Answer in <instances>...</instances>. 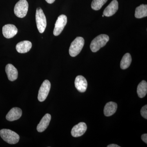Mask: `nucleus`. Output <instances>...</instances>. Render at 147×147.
Wrapping results in <instances>:
<instances>
[{
	"label": "nucleus",
	"mask_w": 147,
	"mask_h": 147,
	"mask_svg": "<svg viewBox=\"0 0 147 147\" xmlns=\"http://www.w3.org/2000/svg\"><path fill=\"white\" fill-rule=\"evenodd\" d=\"M107 147H120V146H118L117 145L115 144H112L107 146Z\"/></svg>",
	"instance_id": "obj_23"
},
{
	"label": "nucleus",
	"mask_w": 147,
	"mask_h": 147,
	"mask_svg": "<svg viewBox=\"0 0 147 147\" xmlns=\"http://www.w3.org/2000/svg\"><path fill=\"white\" fill-rule=\"evenodd\" d=\"M2 32L4 36L6 38H10L17 34L18 29L14 25L7 24L3 27Z\"/></svg>",
	"instance_id": "obj_8"
},
{
	"label": "nucleus",
	"mask_w": 147,
	"mask_h": 147,
	"mask_svg": "<svg viewBox=\"0 0 147 147\" xmlns=\"http://www.w3.org/2000/svg\"><path fill=\"white\" fill-rule=\"evenodd\" d=\"M109 40V37L107 35L101 34L92 40L90 48L92 52L96 53L104 47Z\"/></svg>",
	"instance_id": "obj_1"
},
{
	"label": "nucleus",
	"mask_w": 147,
	"mask_h": 147,
	"mask_svg": "<svg viewBox=\"0 0 147 147\" xmlns=\"http://www.w3.org/2000/svg\"><path fill=\"white\" fill-rule=\"evenodd\" d=\"M117 105L115 102H109L106 103L104 108V114L106 117H110L116 113Z\"/></svg>",
	"instance_id": "obj_16"
},
{
	"label": "nucleus",
	"mask_w": 147,
	"mask_h": 147,
	"mask_svg": "<svg viewBox=\"0 0 147 147\" xmlns=\"http://www.w3.org/2000/svg\"><path fill=\"white\" fill-rule=\"evenodd\" d=\"M102 17H104V15H103H103H102Z\"/></svg>",
	"instance_id": "obj_25"
},
{
	"label": "nucleus",
	"mask_w": 147,
	"mask_h": 147,
	"mask_svg": "<svg viewBox=\"0 0 147 147\" xmlns=\"http://www.w3.org/2000/svg\"><path fill=\"white\" fill-rule=\"evenodd\" d=\"M85 40L82 37H77L71 42L69 48V55L75 57L81 52L84 45Z\"/></svg>",
	"instance_id": "obj_3"
},
{
	"label": "nucleus",
	"mask_w": 147,
	"mask_h": 147,
	"mask_svg": "<svg viewBox=\"0 0 147 147\" xmlns=\"http://www.w3.org/2000/svg\"><path fill=\"white\" fill-rule=\"evenodd\" d=\"M142 139L143 142H145L146 144H147V134H143L142 136Z\"/></svg>",
	"instance_id": "obj_22"
},
{
	"label": "nucleus",
	"mask_w": 147,
	"mask_h": 147,
	"mask_svg": "<svg viewBox=\"0 0 147 147\" xmlns=\"http://www.w3.org/2000/svg\"><path fill=\"white\" fill-rule=\"evenodd\" d=\"M45 1L48 3L52 4L55 1V0H45Z\"/></svg>",
	"instance_id": "obj_24"
},
{
	"label": "nucleus",
	"mask_w": 147,
	"mask_h": 147,
	"mask_svg": "<svg viewBox=\"0 0 147 147\" xmlns=\"http://www.w3.org/2000/svg\"><path fill=\"white\" fill-rule=\"evenodd\" d=\"M32 47V44L28 40H24L17 43L16 45V50L18 53L24 54L28 52Z\"/></svg>",
	"instance_id": "obj_15"
},
{
	"label": "nucleus",
	"mask_w": 147,
	"mask_h": 147,
	"mask_svg": "<svg viewBox=\"0 0 147 147\" xmlns=\"http://www.w3.org/2000/svg\"><path fill=\"white\" fill-rule=\"evenodd\" d=\"M74 84L76 89L80 92H84L86 90L88 82L84 76L81 75L76 76Z\"/></svg>",
	"instance_id": "obj_10"
},
{
	"label": "nucleus",
	"mask_w": 147,
	"mask_h": 147,
	"mask_svg": "<svg viewBox=\"0 0 147 147\" xmlns=\"http://www.w3.org/2000/svg\"><path fill=\"white\" fill-rule=\"evenodd\" d=\"M51 119V116L50 114H46L43 116L37 126V130L39 132H42L45 131L50 124Z\"/></svg>",
	"instance_id": "obj_14"
},
{
	"label": "nucleus",
	"mask_w": 147,
	"mask_h": 147,
	"mask_svg": "<svg viewBox=\"0 0 147 147\" xmlns=\"http://www.w3.org/2000/svg\"><path fill=\"white\" fill-rule=\"evenodd\" d=\"M147 16V5L142 4L137 7L135 9V17L137 18H142Z\"/></svg>",
	"instance_id": "obj_17"
},
{
	"label": "nucleus",
	"mask_w": 147,
	"mask_h": 147,
	"mask_svg": "<svg viewBox=\"0 0 147 147\" xmlns=\"http://www.w3.org/2000/svg\"><path fill=\"white\" fill-rule=\"evenodd\" d=\"M87 129V125L85 123H79L72 128L71 130V135L74 137H81L85 134Z\"/></svg>",
	"instance_id": "obj_9"
},
{
	"label": "nucleus",
	"mask_w": 147,
	"mask_h": 147,
	"mask_svg": "<svg viewBox=\"0 0 147 147\" xmlns=\"http://www.w3.org/2000/svg\"><path fill=\"white\" fill-rule=\"evenodd\" d=\"M118 8V2L117 0H113L104 9L103 14L107 17L113 16L117 11Z\"/></svg>",
	"instance_id": "obj_11"
},
{
	"label": "nucleus",
	"mask_w": 147,
	"mask_h": 147,
	"mask_svg": "<svg viewBox=\"0 0 147 147\" xmlns=\"http://www.w3.org/2000/svg\"><path fill=\"white\" fill-rule=\"evenodd\" d=\"M131 55L129 53H126L123 57L120 63V67L122 69H125L129 67L131 62Z\"/></svg>",
	"instance_id": "obj_19"
},
{
	"label": "nucleus",
	"mask_w": 147,
	"mask_h": 147,
	"mask_svg": "<svg viewBox=\"0 0 147 147\" xmlns=\"http://www.w3.org/2000/svg\"><path fill=\"white\" fill-rule=\"evenodd\" d=\"M5 71L9 80L11 82H13L18 78V70L11 64H8L6 66Z\"/></svg>",
	"instance_id": "obj_12"
},
{
	"label": "nucleus",
	"mask_w": 147,
	"mask_h": 147,
	"mask_svg": "<svg viewBox=\"0 0 147 147\" xmlns=\"http://www.w3.org/2000/svg\"><path fill=\"white\" fill-rule=\"evenodd\" d=\"M50 88V82L48 80H45L41 85L38 91V99L39 101L43 102L46 99L49 94Z\"/></svg>",
	"instance_id": "obj_6"
},
{
	"label": "nucleus",
	"mask_w": 147,
	"mask_h": 147,
	"mask_svg": "<svg viewBox=\"0 0 147 147\" xmlns=\"http://www.w3.org/2000/svg\"><path fill=\"white\" fill-rule=\"evenodd\" d=\"M141 115L144 118L147 119V105L142 107L141 110Z\"/></svg>",
	"instance_id": "obj_21"
},
{
	"label": "nucleus",
	"mask_w": 147,
	"mask_h": 147,
	"mask_svg": "<svg viewBox=\"0 0 147 147\" xmlns=\"http://www.w3.org/2000/svg\"><path fill=\"white\" fill-rule=\"evenodd\" d=\"M0 135L4 141L10 144H15L19 142L20 137L16 132L9 129H1Z\"/></svg>",
	"instance_id": "obj_2"
},
{
	"label": "nucleus",
	"mask_w": 147,
	"mask_h": 147,
	"mask_svg": "<svg viewBox=\"0 0 147 147\" xmlns=\"http://www.w3.org/2000/svg\"><path fill=\"white\" fill-rule=\"evenodd\" d=\"M22 115V110L20 108L15 107L11 109L6 116V118L7 120L12 121L20 118Z\"/></svg>",
	"instance_id": "obj_13"
},
{
	"label": "nucleus",
	"mask_w": 147,
	"mask_h": 147,
	"mask_svg": "<svg viewBox=\"0 0 147 147\" xmlns=\"http://www.w3.org/2000/svg\"><path fill=\"white\" fill-rule=\"evenodd\" d=\"M107 1L108 0H93L91 4L92 8L96 11L99 10Z\"/></svg>",
	"instance_id": "obj_20"
},
{
	"label": "nucleus",
	"mask_w": 147,
	"mask_h": 147,
	"mask_svg": "<svg viewBox=\"0 0 147 147\" xmlns=\"http://www.w3.org/2000/svg\"><path fill=\"white\" fill-rule=\"evenodd\" d=\"M67 23V17L64 14H62L58 17L55 24L53 34L55 36L60 34Z\"/></svg>",
	"instance_id": "obj_7"
},
{
	"label": "nucleus",
	"mask_w": 147,
	"mask_h": 147,
	"mask_svg": "<svg viewBox=\"0 0 147 147\" xmlns=\"http://www.w3.org/2000/svg\"><path fill=\"white\" fill-rule=\"evenodd\" d=\"M36 21L38 31L40 33L44 32L47 26V21L45 14L40 7L37 8L36 13Z\"/></svg>",
	"instance_id": "obj_4"
},
{
	"label": "nucleus",
	"mask_w": 147,
	"mask_h": 147,
	"mask_svg": "<svg viewBox=\"0 0 147 147\" xmlns=\"http://www.w3.org/2000/svg\"><path fill=\"white\" fill-rule=\"evenodd\" d=\"M137 93L139 97L142 98L146 96L147 93V83L145 81H142L138 85Z\"/></svg>",
	"instance_id": "obj_18"
},
{
	"label": "nucleus",
	"mask_w": 147,
	"mask_h": 147,
	"mask_svg": "<svg viewBox=\"0 0 147 147\" xmlns=\"http://www.w3.org/2000/svg\"><path fill=\"white\" fill-rule=\"evenodd\" d=\"M28 6L26 0H20L14 7V13L18 18H24L27 15Z\"/></svg>",
	"instance_id": "obj_5"
}]
</instances>
